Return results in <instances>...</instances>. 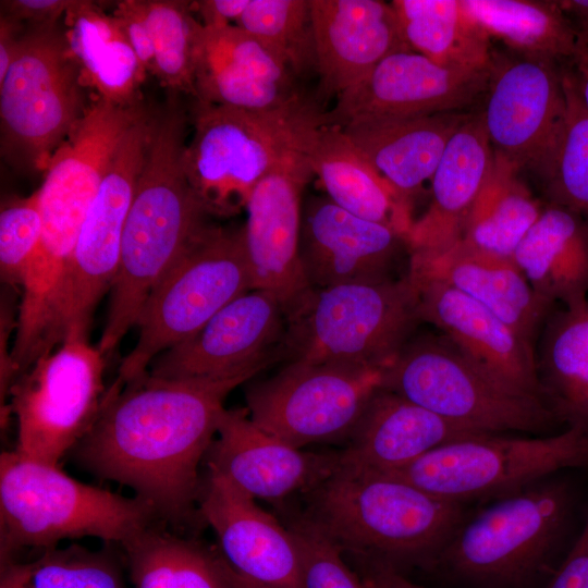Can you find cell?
<instances>
[{
  "instance_id": "6da1fadb",
  "label": "cell",
  "mask_w": 588,
  "mask_h": 588,
  "mask_svg": "<svg viewBox=\"0 0 588 588\" xmlns=\"http://www.w3.org/2000/svg\"><path fill=\"white\" fill-rule=\"evenodd\" d=\"M252 377L168 379L146 371L124 384L115 381L73 458L94 476L134 490L158 517L185 522L201 492L199 464L217 436L224 401Z\"/></svg>"
},
{
  "instance_id": "7a4b0ae2",
  "label": "cell",
  "mask_w": 588,
  "mask_h": 588,
  "mask_svg": "<svg viewBox=\"0 0 588 588\" xmlns=\"http://www.w3.org/2000/svg\"><path fill=\"white\" fill-rule=\"evenodd\" d=\"M579 491L562 471L493 500L431 565L465 588H543L577 531Z\"/></svg>"
},
{
  "instance_id": "3957f363",
  "label": "cell",
  "mask_w": 588,
  "mask_h": 588,
  "mask_svg": "<svg viewBox=\"0 0 588 588\" xmlns=\"http://www.w3.org/2000/svg\"><path fill=\"white\" fill-rule=\"evenodd\" d=\"M467 516L465 504L390 474L336 462L310 490L305 519L341 550L399 569L406 564L432 565Z\"/></svg>"
},
{
  "instance_id": "277c9868",
  "label": "cell",
  "mask_w": 588,
  "mask_h": 588,
  "mask_svg": "<svg viewBox=\"0 0 588 588\" xmlns=\"http://www.w3.org/2000/svg\"><path fill=\"white\" fill-rule=\"evenodd\" d=\"M155 509L81 482L50 465L2 452L0 456V564L24 548L47 550L69 539L128 541L152 525Z\"/></svg>"
},
{
  "instance_id": "5b68a950",
  "label": "cell",
  "mask_w": 588,
  "mask_h": 588,
  "mask_svg": "<svg viewBox=\"0 0 588 588\" xmlns=\"http://www.w3.org/2000/svg\"><path fill=\"white\" fill-rule=\"evenodd\" d=\"M193 133L184 168L198 199L211 215L245 208L255 185L326 123L324 112L303 97L277 110L248 111L194 99Z\"/></svg>"
},
{
  "instance_id": "8992f818",
  "label": "cell",
  "mask_w": 588,
  "mask_h": 588,
  "mask_svg": "<svg viewBox=\"0 0 588 588\" xmlns=\"http://www.w3.org/2000/svg\"><path fill=\"white\" fill-rule=\"evenodd\" d=\"M291 362L384 368L421 322L408 274L310 287L285 314Z\"/></svg>"
},
{
  "instance_id": "52a82bcc",
  "label": "cell",
  "mask_w": 588,
  "mask_h": 588,
  "mask_svg": "<svg viewBox=\"0 0 588 588\" xmlns=\"http://www.w3.org/2000/svg\"><path fill=\"white\" fill-rule=\"evenodd\" d=\"M382 389L476 432L543 433L561 422L544 400L500 382L443 334L411 338L383 368Z\"/></svg>"
},
{
  "instance_id": "ba28073f",
  "label": "cell",
  "mask_w": 588,
  "mask_h": 588,
  "mask_svg": "<svg viewBox=\"0 0 588 588\" xmlns=\"http://www.w3.org/2000/svg\"><path fill=\"white\" fill-rule=\"evenodd\" d=\"M588 467V430L542 436L480 433L458 439L389 473L438 498L495 500L558 473Z\"/></svg>"
},
{
  "instance_id": "9c48e42d",
  "label": "cell",
  "mask_w": 588,
  "mask_h": 588,
  "mask_svg": "<svg viewBox=\"0 0 588 588\" xmlns=\"http://www.w3.org/2000/svg\"><path fill=\"white\" fill-rule=\"evenodd\" d=\"M79 65L56 25L20 37L0 82L1 156L17 170L47 169L87 107Z\"/></svg>"
},
{
  "instance_id": "30bf717a",
  "label": "cell",
  "mask_w": 588,
  "mask_h": 588,
  "mask_svg": "<svg viewBox=\"0 0 588 588\" xmlns=\"http://www.w3.org/2000/svg\"><path fill=\"white\" fill-rule=\"evenodd\" d=\"M252 290L242 229L208 225L147 297L138 340L121 360V384L148 371L162 352L196 333L218 311Z\"/></svg>"
},
{
  "instance_id": "8fae6325",
  "label": "cell",
  "mask_w": 588,
  "mask_h": 588,
  "mask_svg": "<svg viewBox=\"0 0 588 588\" xmlns=\"http://www.w3.org/2000/svg\"><path fill=\"white\" fill-rule=\"evenodd\" d=\"M154 115L145 110L124 134L81 226L58 307V343L87 341L98 302L111 290L125 221L143 168Z\"/></svg>"
},
{
  "instance_id": "7c38bea8",
  "label": "cell",
  "mask_w": 588,
  "mask_h": 588,
  "mask_svg": "<svg viewBox=\"0 0 588 588\" xmlns=\"http://www.w3.org/2000/svg\"><path fill=\"white\" fill-rule=\"evenodd\" d=\"M105 355L88 341H68L41 356L10 390L20 455L58 465L95 422L105 396Z\"/></svg>"
},
{
  "instance_id": "4fadbf2b",
  "label": "cell",
  "mask_w": 588,
  "mask_h": 588,
  "mask_svg": "<svg viewBox=\"0 0 588 588\" xmlns=\"http://www.w3.org/2000/svg\"><path fill=\"white\" fill-rule=\"evenodd\" d=\"M382 375L379 367L293 360L247 389L246 408L257 426L298 449L347 440Z\"/></svg>"
},
{
  "instance_id": "5bb4252c",
  "label": "cell",
  "mask_w": 588,
  "mask_h": 588,
  "mask_svg": "<svg viewBox=\"0 0 588 588\" xmlns=\"http://www.w3.org/2000/svg\"><path fill=\"white\" fill-rule=\"evenodd\" d=\"M480 110L493 152L537 175L549 161L566 117L559 63L494 53Z\"/></svg>"
},
{
  "instance_id": "9a60e30c",
  "label": "cell",
  "mask_w": 588,
  "mask_h": 588,
  "mask_svg": "<svg viewBox=\"0 0 588 588\" xmlns=\"http://www.w3.org/2000/svg\"><path fill=\"white\" fill-rule=\"evenodd\" d=\"M490 70L441 65L411 49L397 50L336 97L324 112L326 124L465 111L483 97Z\"/></svg>"
},
{
  "instance_id": "2e32d148",
  "label": "cell",
  "mask_w": 588,
  "mask_h": 588,
  "mask_svg": "<svg viewBox=\"0 0 588 588\" xmlns=\"http://www.w3.org/2000/svg\"><path fill=\"white\" fill-rule=\"evenodd\" d=\"M305 151L290 155L252 191L242 228L252 290L274 295L284 314L310 289L299 258L302 195L311 177Z\"/></svg>"
},
{
  "instance_id": "e0dca14e",
  "label": "cell",
  "mask_w": 588,
  "mask_h": 588,
  "mask_svg": "<svg viewBox=\"0 0 588 588\" xmlns=\"http://www.w3.org/2000/svg\"><path fill=\"white\" fill-rule=\"evenodd\" d=\"M285 315L271 293L250 290L218 311L188 339L162 352L150 375L168 379L255 376L284 336Z\"/></svg>"
},
{
  "instance_id": "ac0fdd59",
  "label": "cell",
  "mask_w": 588,
  "mask_h": 588,
  "mask_svg": "<svg viewBox=\"0 0 588 588\" xmlns=\"http://www.w3.org/2000/svg\"><path fill=\"white\" fill-rule=\"evenodd\" d=\"M287 62L270 46L234 24L207 27L194 38L196 99L248 111H271L303 96Z\"/></svg>"
},
{
  "instance_id": "d6986e66",
  "label": "cell",
  "mask_w": 588,
  "mask_h": 588,
  "mask_svg": "<svg viewBox=\"0 0 588 588\" xmlns=\"http://www.w3.org/2000/svg\"><path fill=\"white\" fill-rule=\"evenodd\" d=\"M198 503L199 515L218 538L221 556L235 572L270 588H304L294 535L253 497L208 469Z\"/></svg>"
},
{
  "instance_id": "ffe728a7",
  "label": "cell",
  "mask_w": 588,
  "mask_h": 588,
  "mask_svg": "<svg viewBox=\"0 0 588 588\" xmlns=\"http://www.w3.org/2000/svg\"><path fill=\"white\" fill-rule=\"evenodd\" d=\"M206 461L255 500L279 501L315 488L338 455L304 452L257 426L247 408H225Z\"/></svg>"
},
{
  "instance_id": "44dd1931",
  "label": "cell",
  "mask_w": 588,
  "mask_h": 588,
  "mask_svg": "<svg viewBox=\"0 0 588 588\" xmlns=\"http://www.w3.org/2000/svg\"><path fill=\"white\" fill-rule=\"evenodd\" d=\"M407 274L418 293L421 321L434 326L500 382L544 400L531 343L488 308L448 283Z\"/></svg>"
},
{
  "instance_id": "7402d4cb",
  "label": "cell",
  "mask_w": 588,
  "mask_h": 588,
  "mask_svg": "<svg viewBox=\"0 0 588 588\" xmlns=\"http://www.w3.org/2000/svg\"><path fill=\"white\" fill-rule=\"evenodd\" d=\"M402 244L395 230L356 217L328 196L304 206L299 258L310 287L388 278Z\"/></svg>"
},
{
  "instance_id": "603a6c76",
  "label": "cell",
  "mask_w": 588,
  "mask_h": 588,
  "mask_svg": "<svg viewBox=\"0 0 588 588\" xmlns=\"http://www.w3.org/2000/svg\"><path fill=\"white\" fill-rule=\"evenodd\" d=\"M316 72L323 97L339 96L392 52L409 49L391 3L309 0Z\"/></svg>"
},
{
  "instance_id": "cb8c5ba5",
  "label": "cell",
  "mask_w": 588,
  "mask_h": 588,
  "mask_svg": "<svg viewBox=\"0 0 588 588\" xmlns=\"http://www.w3.org/2000/svg\"><path fill=\"white\" fill-rule=\"evenodd\" d=\"M470 113L365 118L341 128L411 210L413 198L431 180L448 143Z\"/></svg>"
},
{
  "instance_id": "d4e9b609",
  "label": "cell",
  "mask_w": 588,
  "mask_h": 588,
  "mask_svg": "<svg viewBox=\"0 0 588 588\" xmlns=\"http://www.w3.org/2000/svg\"><path fill=\"white\" fill-rule=\"evenodd\" d=\"M407 273L448 283L531 344L553 306L534 291L513 260L474 252L458 242L437 252L411 253Z\"/></svg>"
},
{
  "instance_id": "484cf974",
  "label": "cell",
  "mask_w": 588,
  "mask_h": 588,
  "mask_svg": "<svg viewBox=\"0 0 588 588\" xmlns=\"http://www.w3.org/2000/svg\"><path fill=\"white\" fill-rule=\"evenodd\" d=\"M480 433L460 427L389 391L371 397L359 421L338 453L342 465L389 474L449 442Z\"/></svg>"
},
{
  "instance_id": "4316f807",
  "label": "cell",
  "mask_w": 588,
  "mask_h": 588,
  "mask_svg": "<svg viewBox=\"0 0 588 588\" xmlns=\"http://www.w3.org/2000/svg\"><path fill=\"white\" fill-rule=\"evenodd\" d=\"M493 157L481 113L471 112L448 143L430 180L429 205L405 236L409 253L441 250L460 240Z\"/></svg>"
},
{
  "instance_id": "83f0119b",
  "label": "cell",
  "mask_w": 588,
  "mask_h": 588,
  "mask_svg": "<svg viewBox=\"0 0 588 588\" xmlns=\"http://www.w3.org/2000/svg\"><path fill=\"white\" fill-rule=\"evenodd\" d=\"M305 155L313 174L334 204L356 217L395 230L405 240L413 222L411 210L341 127L322 123L314 128Z\"/></svg>"
},
{
  "instance_id": "f1b7e54d",
  "label": "cell",
  "mask_w": 588,
  "mask_h": 588,
  "mask_svg": "<svg viewBox=\"0 0 588 588\" xmlns=\"http://www.w3.org/2000/svg\"><path fill=\"white\" fill-rule=\"evenodd\" d=\"M513 262L548 302L579 304L588 295V223L566 207L546 203Z\"/></svg>"
},
{
  "instance_id": "f546056e",
  "label": "cell",
  "mask_w": 588,
  "mask_h": 588,
  "mask_svg": "<svg viewBox=\"0 0 588 588\" xmlns=\"http://www.w3.org/2000/svg\"><path fill=\"white\" fill-rule=\"evenodd\" d=\"M64 15V35L79 65L83 85L120 106L140 102L137 90L147 71L115 17L85 0L72 1Z\"/></svg>"
},
{
  "instance_id": "4dcf8cb0",
  "label": "cell",
  "mask_w": 588,
  "mask_h": 588,
  "mask_svg": "<svg viewBox=\"0 0 588 588\" xmlns=\"http://www.w3.org/2000/svg\"><path fill=\"white\" fill-rule=\"evenodd\" d=\"M536 364L543 399L559 420L588 430V295L548 317Z\"/></svg>"
},
{
  "instance_id": "1f68e13d",
  "label": "cell",
  "mask_w": 588,
  "mask_h": 588,
  "mask_svg": "<svg viewBox=\"0 0 588 588\" xmlns=\"http://www.w3.org/2000/svg\"><path fill=\"white\" fill-rule=\"evenodd\" d=\"M519 172L494 154L491 172L467 216L460 244L480 254L513 260L517 246L544 206L520 180Z\"/></svg>"
},
{
  "instance_id": "d6a6232c",
  "label": "cell",
  "mask_w": 588,
  "mask_h": 588,
  "mask_svg": "<svg viewBox=\"0 0 588 588\" xmlns=\"http://www.w3.org/2000/svg\"><path fill=\"white\" fill-rule=\"evenodd\" d=\"M406 46L436 63L488 69L491 38L470 19L462 0H393L390 2Z\"/></svg>"
},
{
  "instance_id": "836d02e7",
  "label": "cell",
  "mask_w": 588,
  "mask_h": 588,
  "mask_svg": "<svg viewBox=\"0 0 588 588\" xmlns=\"http://www.w3.org/2000/svg\"><path fill=\"white\" fill-rule=\"evenodd\" d=\"M470 19L514 53L555 63L569 61L576 32L556 1L462 0Z\"/></svg>"
},
{
  "instance_id": "e575fe53",
  "label": "cell",
  "mask_w": 588,
  "mask_h": 588,
  "mask_svg": "<svg viewBox=\"0 0 588 588\" xmlns=\"http://www.w3.org/2000/svg\"><path fill=\"white\" fill-rule=\"evenodd\" d=\"M121 547L134 588H233L223 558L193 540L150 526Z\"/></svg>"
},
{
  "instance_id": "d590c367",
  "label": "cell",
  "mask_w": 588,
  "mask_h": 588,
  "mask_svg": "<svg viewBox=\"0 0 588 588\" xmlns=\"http://www.w3.org/2000/svg\"><path fill=\"white\" fill-rule=\"evenodd\" d=\"M566 117L556 146L539 174L548 201L563 206L588 223V114L563 68Z\"/></svg>"
},
{
  "instance_id": "8d00e7d4",
  "label": "cell",
  "mask_w": 588,
  "mask_h": 588,
  "mask_svg": "<svg viewBox=\"0 0 588 588\" xmlns=\"http://www.w3.org/2000/svg\"><path fill=\"white\" fill-rule=\"evenodd\" d=\"M148 26L154 52L152 74L173 91L196 99L194 84V38L197 21L192 4L176 0H138Z\"/></svg>"
},
{
  "instance_id": "74e56055",
  "label": "cell",
  "mask_w": 588,
  "mask_h": 588,
  "mask_svg": "<svg viewBox=\"0 0 588 588\" xmlns=\"http://www.w3.org/2000/svg\"><path fill=\"white\" fill-rule=\"evenodd\" d=\"M234 25L274 49L296 76L316 71L309 0H250Z\"/></svg>"
},
{
  "instance_id": "f35d334b",
  "label": "cell",
  "mask_w": 588,
  "mask_h": 588,
  "mask_svg": "<svg viewBox=\"0 0 588 588\" xmlns=\"http://www.w3.org/2000/svg\"><path fill=\"white\" fill-rule=\"evenodd\" d=\"M29 568L28 588H127L119 559L107 548L58 546L44 550Z\"/></svg>"
},
{
  "instance_id": "ab89813d",
  "label": "cell",
  "mask_w": 588,
  "mask_h": 588,
  "mask_svg": "<svg viewBox=\"0 0 588 588\" xmlns=\"http://www.w3.org/2000/svg\"><path fill=\"white\" fill-rule=\"evenodd\" d=\"M42 233L38 192L12 199L0 212V269L9 284L20 285Z\"/></svg>"
},
{
  "instance_id": "60d3db41",
  "label": "cell",
  "mask_w": 588,
  "mask_h": 588,
  "mask_svg": "<svg viewBox=\"0 0 588 588\" xmlns=\"http://www.w3.org/2000/svg\"><path fill=\"white\" fill-rule=\"evenodd\" d=\"M290 529L301 553L304 588H369L345 563L341 548L308 520Z\"/></svg>"
},
{
  "instance_id": "b9f144b4",
  "label": "cell",
  "mask_w": 588,
  "mask_h": 588,
  "mask_svg": "<svg viewBox=\"0 0 588 588\" xmlns=\"http://www.w3.org/2000/svg\"><path fill=\"white\" fill-rule=\"evenodd\" d=\"M543 588H588V502L580 528Z\"/></svg>"
},
{
  "instance_id": "7bdbcfd3",
  "label": "cell",
  "mask_w": 588,
  "mask_h": 588,
  "mask_svg": "<svg viewBox=\"0 0 588 588\" xmlns=\"http://www.w3.org/2000/svg\"><path fill=\"white\" fill-rule=\"evenodd\" d=\"M112 15L132 45L142 66L147 72L152 73L155 66L154 46L138 0L118 2Z\"/></svg>"
},
{
  "instance_id": "ee69618b",
  "label": "cell",
  "mask_w": 588,
  "mask_h": 588,
  "mask_svg": "<svg viewBox=\"0 0 588 588\" xmlns=\"http://www.w3.org/2000/svg\"><path fill=\"white\" fill-rule=\"evenodd\" d=\"M72 1L68 0H10L1 1L3 15L20 22L27 21L35 26L56 25L57 20L65 14Z\"/></svg>"
},
{
  "instance_id": "f6af8a7d",
  "label": "cell",
  "mask_w": 588,
  "mask_h": 588,
  "mask_svg": "<svg viewBox=\"0 0 588 588\" xmlns=\"http://www.w3.org/2000/svg\"><path fill=\"white\" fill-rule=\"evenodd\" d=\"M250 0H201L193 2L201 17V24L207 27L231 25L244 13Z\"/></svg>"
},
{
  "instance_id": "bcb514c9",
  "label": "cell",
  "mask_w": 588,
  "mask_h": 588,
  "mask_svg": "<svg viewBox=\"0 0 588 588\" xmlns=\"http://www.w3.org/2000/svg\"><path fill=\"white\" fill-rule=\"evenodd\" d=\"M576 41L574 52L567 68L572 76L577 96L588 114V26H574Z\"/></svg>"
},
{
  "instance_id": "7dc6e473",
  "label": "cell",
  "mask_w": 588,
  "mask_h": 588,
  "mask_svg": "<svg viewBox=\"0 0 588 588\" xmlns=\"http://www.w3.org/2000/svg\"><path fill=\"white\" fill-rule=\"evenodd\" d=\"M365 565L363 579L369 588H425L389 564L366 560Z\"/></svg>"
},
{
  "instance_id": "c3c4849f",
  "label": "cell",
  "mask_w": 588,
  "mask_h": 588,
  "mask_svg": "<svg viewBox=\"0 0 588 588\" xmlns=\"http://www.w3.org/2000/svg\"><path fill=\"white\" fill-rule=\"evenodd\" d=\"M17 22L1 14L0 22V82L5 77L14 56L16 53L19 40Z\"/></svg>"
},
{
  "instance_id": "681fc988",
  "label": "cell",
  "mask_w": 588,
  "mask_h": 588,
  "mask_svg": "<svg viewBox=\"0 0 588 588\" xmlns=\"http://www.w3.org/2000/svg\"><path fill=\"white\" fill-rule=\"evenodd\" d=\"M556 3L574 26H588V0H558Z\"/></svg>"
},
{
  "instance_id": "f907efd6",
  "label": "cell",
  "mask_w": 588,
  "mask_h": 588,
  "mask_svg": "<svg viewBox=\"0 0 588 588\" xmlns=\"http://www.w3.org/2000/svg\"><path fill=\"white\" fill-rule=\"evenodd\" d=\"M224 560V559H223ZM225 569L233 588H270L235 572L225 561Z\"/></svg>"
}]
</instances>
